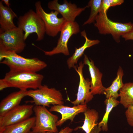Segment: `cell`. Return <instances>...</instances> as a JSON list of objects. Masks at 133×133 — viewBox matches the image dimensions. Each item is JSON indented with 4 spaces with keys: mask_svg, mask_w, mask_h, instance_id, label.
<instances>
[{
    "mask_svg": "<svg viewBox=\"0 0 133 133\" xmlns=\"http://www.w3.org/2000/svg\"><path fill=\"white\" fill-rule=\"evenodd\" d=\"M84 64L82 62L79 64V66L75 69L78 73L80 78V81L76 99L71 103L74 106L86 104L93 98V95L90 92L91 82L88 78L85 79L83 74Z\"/></svg>",
    "mask_w": 133,
    "mask_h": 133,
    "instance_id": "7c38bea8",
    "label": "cell"
},
{
    "mask_svg": "<svg viewBox=\"0 0 133 133\" xmlns=\"http://www.w3.org/2000/svg\"><path fill=\"white\" fill-rule=\"evenodd\" d=\"M84 65L88 67L91 80L90 81V92L93 95L96 94H105L106 88L102 85L101 79L102 74L95 65L93 61L89 60L87 56L84 55Z\"/></svg>",
    "mask_w": 133,
    "mask_h": 133,
    "instance_id": "4fadbf2b",
    "label": "cell"
},
{
    "mask_svg": "<svg viewBox=\"0 0 133 133\" xmlns=\"http://www.w3.org/2000/svg\"><path fill=\"white\" fill-rule=\"evenodd\" d=\"M34 106L32 104L19 105L0 117V129L31 117L33 112Z\"/></svg>",
    "mask_w": 133,
    "mask_h": 133,
    "instance_id": "30bf717a",
    "label": "cell"
},
{
    "mask_svg": "<svg viewBox=\"0 0 133 133\" xmlns=\"http://www.w3.org/2000/svg\"><path fill=\"white\" fill-rule=\"evenodd\" d=\"M27 90H19L9 94L0 103V117L19 105L22 99L26 96Z\"/></svg>",
    "mask_w": 133,
    "mask_h": 133,
    "instance_id": "9a60e30c",
    "label": "cell"
},
{
    "mask_svg": "<svg viewBox=\"0 0 133 133\" xmlns=\"http://www.w3.org/2000/svg\"><path fill=\"white\" fill-rule=\"evenodd\" d=\"M102 1V0H90L89 1L87 5L91 8L90 14L83 25L95 22L96 17L100 11Z\"/></svg>",
    "mask_w": 133,
    "mask_h": 133,
    "instance_id": "603a6c76",
    "label": "cell"
},
{
    "mask_svg": "<svg viewBox=\"0 0 133 133\" xmlns=\"http://www.w3.org/2000/svg\"><path fill=\"white\" fill-rule=\"evenodd\" d=\"M94 26L102 34H110L117 43L122 35L133 31V23L114 22L109 19L107 13L100 12L96 18Z\"/></svg>",
    "mask_w": 133,
    "mask_h": 133,
    "instance_id": "3957f363",
    "label": "cell"
},
{
    "mask_svg": "<svg viewBox=\"0 0 133 133\" xmlns=\"http://www.w3.org/2000/svg\"><path fill=\"white\" fill-rule=\"evenodd\" d=\"M23 31L17 27L0 34V52L13 51L17 53L22 52L26 44Z\"/></svg>",
    "mask_w": 133,
    "mask_h": 133,
    "instance_id": "52a82bcc",
    "label": "cell"
},
{
    "mask_svg": "<svg viewBox=\"0 0 133 133\" xmlns=\"http://www.w3.org/2000/svg\"><path fill=\"white\" fill-rule=\"evenodd\" d=\"M80 31L79 26L76 22L66 21L60 32V37L56 46L50 51L41 50L47 56H51L60 53L68 55L69 54L67 46L68 40L72 35L77 34Z\"/></svg>",
    "mask_w": 133,
    "mask_h": 133,
    "instance_id": "9c48e42d",
    "label": "cell"
},
{
    "mask_svg": "<svg viewBox=\"0 0 133 133\" xmlns=\"http://www.w3.org/2000/svg\"><path fill=\"white\" fill-rule=\"evenodd\" d=\"M48 7L50 10L58 12L66 21L68 22L75 21L76 17L89 7L87 5L83 8L78 7L75 3L69 2L66 0H64L62 4L59 3L58 0L49 1L48 3Z\"/></svg>",
    "mask_w": 133,
    "mask_h": 133,
    "instance_id": "8fae6325",
    "label": "cell"
},
{
    "mask_svg": "<svg viewBox=\"0 0 133 133\" xmlns=\"http://www.w3.org/2000/svg\"><path fill=\"white\" fill-rule=\"evenodd\" d=\"M84 115L85 118L83 124L78 128L82 129L86 133H99L102 129L98 125V112L94 109L87 108Z\"/></svg>",
    "mask_w": 133,
    "mask_h": 133,
    "instance_id": "2e32d148",
    "label": "cell"
},
{
    "mask_svg": "<svg viewBox=\"0 0 133 133\" xmlns=\"http://www.w3.org/2000/svg\"><path fill=\"white\" fill-rule=\"evenodd\" d=\"M81 34V36L85 38V42L83 45L79 48L76 47L74 53L67 60V64L69 69L73 67L75 69L76 68L75 65L77 64L78 60L83 54L85 49L98 44L100 42V41L97 39L92 40L88 38L85 30L82 31Z\"/></svg>",
    "mask_w": 133,
    "mask_h": 133,
    "instance_id": "ac0fdd59",
    "label": "cell"
},
{
    "mask_svg": "<svg viewBox=\"0 0 133 133\" xmlns=\"http://www.w3.org/2000/svg\"><path fill=\"white\" fill-rule=\"evenodd\" d=\"M87 108L86 104L74 106L72 107L63 105H55L50 107L49 111L50 112H57L61 114V118L56 123L57 126H61L68 120L72 122L76 115L81 113H84Z\"/></svg>",
    "mask_w": 133,
    "mask_h": 133,
    "instance_id": "5bb4252c",
    "label": "cell"
},
{
    "mask_svg": "<svg viewBox=\"0 0 133 133\" xmlns=\"http://www.w3.org/2000/svg\"><path fill=\"white\" fill-rule=\"evenodd\" d=\"M119 103L125 108L129 106L133 105V83H128L124 84L119 90Z\"/></svg>",
    "mask_w": 133,
    "mask_h": 133,
    "instance_id": "44dd1931",
    "label": "cell"
},
{
    "mask_svg": "<svg viewBox=\"0 0 133 133\" xmlns=\"http://www.w3.org/2000/svg\"><path fill=\"white\" fill-rule=\"evenodd\" d=\"M35 117L34 125L32 131L34 133L58 132L56 123L58 117L52 114L46 107L34 105L33 108Z\"/></svg>",
    "mask_w": 133,
    "mask_h": 133,
    "instance_id": "8992f818",
    "label": "cell"
},
{
    "mask_svg": "<svg viewBox=\"0 0 133 133\" xmlns=\"http://www.w3.org/2000/svg\"><path fill=\"white\" fill-rule=\"evenodd\" d=\"M127 108L125 112L127 121L130 126L133 127V105H130Z\"/></svg>",
    "mask_w": 133,
    "mask_h": 133,
    "instance_id": "cb8c5ba5",
    "label": "cell"
},
{
    "mask_svg": "<svg viewBox=\"0 0 133 133\" xmlns=\"http://www.w3.org/2000/svg\"><path fill=\"white\" fill-rule=\"evenodd\" d=\"M35 116L0 129V133H29L34 125Z\"/></svg>",
    "mask_w": 133,
    "mask_h": 133,
    "instance_id": "d6986e66",
    "label": "cell"
},
{
    "mask_svg": "<svg viewBox=\"0 0 133 133\" xmlns=\"http://www.w3.org/2000/svg\"><path fill=\"white\" fill-rule=\"evenodd\" d=\"M26 93V96L32 98L34 105L49 107L51 104L63 105L64 103L60 91L45 85H42L36 89L27 90Z\"/></svg>",
    "mask_w": 133,
    "mask_h": 133,
    "instance_id": "277c9868",
    "label": "cell"
},
{
    "mask_svg": "<svg viewBox=\"0 0 133 133\" xmlns=\"http://www.w3.org/2000/svg\"><path fill=\"white\" fill-rule=\"evenodd\" d=\"M125 40H133V31L124 34L121 36Z\"/></svg>",
    "mask_w": 133,
    "mask_h": 133,
    "instance_id": "4316f807",
    "label": "cell"
},
{
    "mask_svg": "<svg viewBox=\"0 0 133 133\" xmlns=\"http://www.w3.org/2000/svg\"><path fill=\"white\" fill-rule=\"evenodd\" d=\"M111 7L121 4L124 2L123 0H109Z\"/></svg>",
    "mask_w": 133,
    "mask_h": 133,
    "instance_id": "d4e9b609",
    "label": "cell"
},
{
    "mask_svg": "<svg viewBox=\"0 0 133 133\" xmlns=\"http://www.w3.org/2000/svg\"><path fill=\"white\" fill-rule=\"evenodd\" d=\"M43 78L42 75L36 72L9 71L0 80V90L9 87L22 90L36 89L42 85Z\"/></svg>",
    "mask_w": 133,
    "mask_h": 133,
    "instance_id": "6da1fadb",
    "label": "cell"
},
{
    "mask_svg": "<svg viewBox=\"0 0 133 133\" xmlns=\"http://www.w3.org/2000/svg\"><path fill=\"white\" fill-rule=\"evenodd\" d=\"M0 63L9 67L12 71L36 72L46 67L47 64L37 58H27L13 51L0 52Z\"/></svg>",
    "mask_w": 133,
    "mask_h": 133,
    "instance_id": "7a4b0ae2",
    "label": "cell"
},
{
    "mask_svg": "<svg viewBox=\"0 0 133 133\" xmlns=\"http://www.w3.org/2000/svg\"><path fill=\"white\" fill-rule=\"evenodd\" d=\"M35 12L43 21L45 26V33L48 36L54 37L60 32L66 21L62 17L58 18L59 14L56 11L46 12L43 9L40 1L35 4Z\"/></svg>",
    "mask_w": 133,
    "mask_h": 133,
    "instance_id": "ba28073f",
    "label": "cell"
},
{
    "mask_svg": "<svg viewBox=\"0 0 133 133\" xmlns=\"http://www.w3.org/2000/svg\"><path fill=\"white\" fill-rule=\"evenodd\" d=\"M106 107L105 112L102 120L98 123L99 126L101 128L103 131L108 130V122L110 113L114 107L116 106L119 103L116 99L111 97L106 99L104 101Z\"/></svg>",
    "mask_w": 133,
    "mask_h": 133,
    "instance_id": "7402d4cb",
    "label": "cell"
},
{
    "mask_svg": "<svg viewBox=\"0 0 133 133\" xmlns=\"http://www.w3.org/2000/svg\"><path fill=\"white\" fill-rule=\"evenodd\" d=\"M17 27L24 32L25 40L30 35L35 33L37 36L36 41H39L44 38L45 33L44 24L36 12L30 9L18 18Z\"/></svg>",
    "mask_w": 133,
    "mask_h": 133,
    "instance_id": "5b68a950",
    "label": "cell"
},
{
    "mask_svg": "<svg viewBox=\"0 0 133 133\" xmlns=\"http://www.w3.org/2000/svg\"><path fill=\"white\" fill-rule=\"evenodd\" d=\"M2 2L4 3L6 5V6L8 7H10V5L9 3V0H1Z\"/></svg>",
    "mask_w": 133,
    "mask_h": 133,
    "instance_id": "83f0119b",
    "label": "cell"
},
{
    "mask_svg": "<svg viewBox=\"0 0 133 133\" xmlns=\"http://www.w3.org/2000/svg\"><path fill=\"white\" fill-rule=\"evenodd\" d=\"M73 129L68 127H66L61 130L58 132L52 133L50 132H46L42 133H71L72 132Z\"/></svg>",
    "mask_w": 133,
    "mask_h": 133,
    "instance_id": "484cf974",
    "label": "cell"
},
{
    "mask_svg": "<svg viewBox=\"0 0 133 133\" xmlns=\"http://www.w3.org/2000/svg\"><path fill=\"white\" fill-rule=\"evenodd\" d=\"M124 75L123 70L121 67H119L116 76L113 82L111 85L109 87L106 88L105 95L106 99L111 97L116 99L119 97L118 91L123 86L122 78Z\"/></svg>",
    "mask_w": 133,
    "mask_h": 133,
    "instance_id": "ffe728a7",
    "label": "cell"
},
{
    "mask_svg": "<svg viewBox=\"0 0 133 133\" xmlns=\"http://www.w3.org/2000/svg\"><path fill=\"white\" fill-rule=\"evenodd\" d=\"M17 17L10 7L4 6L2 1H0V33L16 27L13 19Z\"/></svg>",
    "mask_w": 133,
    "mask_h": 133,
    "instance_id": "e0dca14e",
    "label": "cell"
},
{
    "mask_svg": "<svg viewBox=\"0 0 133 133\" xmlns=\"http://www.w3.org/2000/svg\"><path fill=\"white\" fill-rule=\"evenodd\" d=\"M29 133H34L32 131H31Z\"/></svg>",
    "mask_w": 133,
    "mask_h": 133,
    "instance_id": "f1b7e54d",
    "label": "cell"
}]
</instances>
